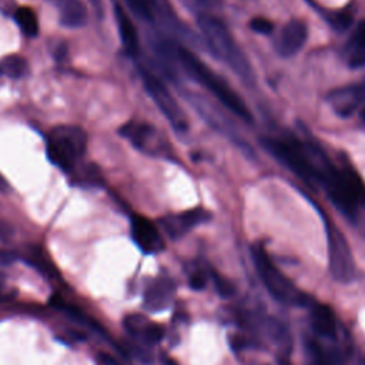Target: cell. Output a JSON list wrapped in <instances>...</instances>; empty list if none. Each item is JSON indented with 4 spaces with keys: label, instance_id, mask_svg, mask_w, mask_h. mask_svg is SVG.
I'll use <instances>...</instances> for the list:
<instances>
[{
    "label": "cell",
    "instance_id": "17",
    "mask_svg": "<svg viewBox=\"0 0 365 365\" xmlns=\"http://www.w3.org/2000/svg\"><path fill=\"white\" fill-rule=\"evenodd\" d=\"M311 325L317 334L325 338L336 336V318L334 311L325 305L312 302L311 304Z\"/></svg>",
    "mask_w": 365,
    "mask_h": 365
},
{
    "label": "cell",
    "instance_id": "32",
    "mask_svg": "<svg viewBox=\"0 0 365 365\" xmlns=\"http://www.w3.org/2000/svg\"><path fill=\"white\" fill-rule=\"evenodd\" d=\"M161 362H163V365H178V362L175 359H173L171 356H168V355H163Z\"/></svg>",
    "mask_w": 365,
    "mask_h": 365
},
{
    "label": "cell",
    "instance_id": "30",
    "mask_svg": "<svg viewBox=\"0 0 365 365\" xmlns=\"http://www.w3.org/2000/svg\"><path fill=\"white\" fill-rule=\"evenodd\" d=\"M231 346H232L235 351H240V349L245 348V338H242V336H240V335L231 336Z\"/></svg>",
    "mask_w": 365,
    "mask_h": 365
},
{
    "label": "cell",
    "instance_id": "11",
    "mask_svg": "<svg viewBox=\"0 0 365 365\" xmlns=\"http://www.w3.org/2000/svg\"><path fill=\"white\" fill-rule=\"evenodd\" d=\"M211 218V214L204 208H191L187 211H182L180 214H173L161 218L160 224L164 228V231L168 234V237L177 240L187 234L190 230H192L195 225L207 222Z\"/></svg>",
    "mask_w": 365,
    "mask_h": 365
},
{
    "label": "cell",
    "instance_id": "25",
    "mask_svg": "<svg viewBox=\"0 0 365 365\" xmlns=\"http://www.w3.org/2000/svg\"><path fill=\"white\" fill-rule=\"evenodd\" d=\"M211 277H212V281H214V285H215V289L217 292L220 294V297L222 298H230L235 294V287L234 284L225 278L222 274L211 269Z\"/></svg>",
    "mask_w": 365,
    "mask_h": 365
},
{
    "label": "cell",
    "instance_id": "15",
    "mask_svg": "<svg viewBox=\"0 0 365 365\" xmlns=\"http://www.w3.org/2000/svg\"><path fill=\"white\" fill-rule=\"evenodd\" d=\"M331 106L335 113L346 117L351 115L362 103H365V97L359 88V86H348L344 88H338L328 96Z\"/></svg>",
    "mask_w": 365,
    "mask_h": 365
},
{
    "label": "cell",
    "instance_id": "33",
    "mask_svg": "<svg viewBox=\"0 0 365 365\" xmlns=\"http://www.w3.org/2000/svg\"><path fill=\"white\" fill-rule=\"evenodd\" d=\"M0 191L1 192H7L9 191V184H7L6 178L1 174H0Z\"/></svg>",
    "mask_w": 365,
    "mask_h": 365
},
{
    "label": "cell",
    "instance_id": "20",
    "mask_svg": "<svg viewBox=\"0 0 365 365\" xmlns=\"http://www.w3.org/2000/svg\"><path fill=\"white\" fill-rule=\"evenodd\" d=\"M29 71V64L26 58L17 54L4 56L0 58V77L20 78Z\"/></svg>",
    "mask_w": 365,
    "mask_h": 365
},
{
    "label": "cell",
    "instance_id": "2",
    "mask_svg": "<svg viewBox=\"0 0 365 365\" xmlns=\"http://www.w3.org/2000/svg\"><path fill=\"white\" fill-rule=\"evenodd\" d=\"M177 57L185 71L200 84H202L224 107H227L232 114L241 120L251 121L252 115L247 104L241 97L222 80L214 70H211L202 60H200L194 53L184 47H177Z\"/></svg>",
    "mask_w": 365,
    "mask_h": 365
},
{
    "label": "cell",
    "instance_id": "9",
    "mask_svg": "<svg viewBox=\"0 0 365 365\" xmlns=\"http://www.w3.org/2000/svg\"><path fill=\"white\" fill-rule=\"evenodd\" d=\"M120 134L127 138L135 148L150 155L171 154V148L167 140L155 127L148 123L128 121L120 128Z\"/></svg>",
    "mask_w": 365,
    "mask_h": 365
},
{
    "label": "cell",
    "instance_id": "14",
    "mask_svg": "<svg viewBox=\"0 0 365 365\" xmlns=\"http://www.w3.org/2000/svg\"><path fill=\"white\" fill-rule=\"evenodd\" d=\"M175 292V284L168 277H160L155 278L151 284L147 285L144 295H143V304L148 311L158 312L165 309Z\"/></svg>",
    "mask_w": 365,
    "mask_h": 365
},
{
    "label": "cell",
    "instance_id": "35",
    "mask_svg": "<svg viewBox=\"0 0 365 365\" xmlns=\"http://www.w3.org/2000/svg\"><path fill=\"white\" fill-rule=\"evenodd\" d=\"M312 365H315V364H312Z\"/></svg>",
    "mask_w": 365,
    "mask_h": 365
},
{
    "label": "cell",
    "instance_id": "23",
    "mask_svg": "<svg viewBox=\"0 0 365 365\" xmlns=\"http://www.w3.org/2000/svg\"><path fill=\"white\" fill-rule=\"evenodd\" d=\"M74 174V178L77 180L78 185L86 187H97L103 184V177L100 170L96 167V164H84L81 167L76 165L71 171Z\"/></svg>",
    "mask_w": 365,
    "mask_h": 365
},
{
    "label": "cell",
    "instance_id": "7",
    "mask_svg": "<svg viewBox=\"0 0 365 365\" xmlns=\"http://www.w3.org/2000/svg\"><path fill=\"white\" fill-rule=\"evenodd\" d=\"M327 238H328V257L329 269L335 281L348 284L355 277V264L352 252L345 235L332 225L329 221L327 224Z\"/></svg>",
    "mask_w": 365,
    "mask_h": 365
},
{
    "label": "cell",
    "instance_id": "4",
    "mask_svg": "<svg viewBox=\"0 0 365 365\" xmlns=\"http://www.w3.org/2000/svg\"><path fill=\"white\" fill-rule=\"evenodd\" d=\"M87 150L86 131L73 124H60L50 130L46 138L48 160L63 171L71 173Z\"/></svg>",
    "mask_w": 365,
    "mask_h": 365
},
{
    "label": "cell",
    "instance_id": "6",
    "mask_svg": "<svg viewBox=\"0 0 365 365\" xmlns=\"http://www.w3.org/2000/svg\"><path fill=\"white\" fill-rule=\"evenodd\" d=\"M322 185L334 205L349 218L365 202V185L349 167L339 168L332 164Z\"/></svg>",
    "mask_w": 365,
    "mask_h": 365
},
{
    "label": "cell",
    "instance_id": "5",
    "mask_svg": "<svg viewBox=\"0 0 365 365\" xmlns=\"http://www.w3.org/2000/svg\"><path fill=\"white\" fill-rule=\"evenodd\" d=\"M252 258L259 278L274 299L284 305L307 307L312 304L311 297L299 291L294 282L282 274L261 244L252 247Z\"/></svg>",
    "mask_w": 365,
    "mask_h": 365
},
{
    "label": "cell",
    "instance_id": "10",
    "mask_svg": "<svg viewBox=\"0 0 365 365\" xmlns=\"http://www.w3.org/2000/svg\"><path fill=\"white\" fill-rule=\"evenodd\" d=\"M308 37V27L301 19L288 20L275 41V50L281 57L295 56L305 44Z\"/></svg>",
    "mask_w": 365,
    "mask_h": 365
},
{
    "label": "cell",
    "instance_id": "1",
    "mask_svg": "<svg viewBox=\"0 0 365 365\" xmlns=\"http://www.w3.org/2000/svg\"><path fill=\"white\" fill-rule=\"evenodd\" d=\"M262 143L278 161H281L301 180L322 185L324 178L332 165L324 154L317 153L314 147L305 145L297 138L268 137L264 138Z\"/></svg>",
    "mask_w": 365,
    "mask_h": 365
},
{
    "label": "cell",
    "instance_id": "16",
    "mask_svg": "<svg viewBox=\"0 0 365 365\" xmlns=\"http://www.w3.org/2000/svg\"><path fill=\"white\" fill-rule=\"evenodd\" d=\"M57 10L58 21L68 29H80L87 21V9L81 0H48Z\"/></svg>",
    "mask_w": 365,
    "mask_h": 365
},
{
    "label": "cell",
    "instance_id": "18",
    "mask_svg": "<svg viewBox=\"0 0 365 365\" xmlns=\"http://www.w3.org/2000/svg\"><path fill=\"white\" fill-rule=\"evenodd\" d=\"M114 16H115L118 34H120L124 50L128 54H135L138 50V33L133 20L127 14V11L118 4L114 9Z\"/></svg>",
    "mask_w": 365,
    "mask_h": 365
},
{
    "label": "cell",
    "instance_id": "24",
    "mask_svg": "<svg viewBox=\"0 0 365 365\" xmlns=\"http://www.w3.org/2000/svg\"><path fill=\"white\" fill-rule=\"evenodd\" d=\"M128 9L143 20H153L154 11L151 0H124Z\"/></svg>",
    "mask_w": 365,
    "mask_h": 365
},
{
    "label": "cell",
    "instance_id": "27",
    "mask_svg": "<svg viewBox=\"0 0 365 365\" xmlns=\"http://www.w3.org/2000/svg\"><path fill=\"white\" fill-rule=\"evenodd\" d=\"M250 27L259 34H269L274 30V24L271 20L265 19V17H254L250 23Z\"/></svg>",
    "mask_w": 365,
    "mask_h": 365
},
{
    "label": "cell",
    "instance_id": "28",
    "mask_svg": "<svg viewBox=\"0 0 365 365\" xmlns=\"http://www.w3.org/2000/svg\"><path fill=\"white\" fill-rule=\"evenodd\" d=\"M188 284L192 289L195 291H200V289H204L205 288V284H207V279H205V275L201 272V271H195L190 275L188 278Z\"/></svg>",
    "mask_w": 365,
    "mask_h": 365
},
{
    "label": "cell",
    "instance_id": "21",
    "mask_svg": "<svg viewBox=\"0 0 365 365\" xmlns=\"http://www.w3.org/2000/svg\"><path fill=\"white\" fill-rule=\"evenodd\" d=\"M14 19H16V23L19 24L21 33L26 37L33 38L38 34V20H37L36 11L31 7H27V6L19 7L14 13Z\"/></svg>",
    "mask_w": 365,
    "mask_h": 365
},
{
    "label": "cell",
    "instance_id": "12",
    "mask_svg": "<svg viewBox=\"0 0 365 365\" xmlns=\"http://www.w3.org/2000/svg\"><path fill=\"white\" fill-rule=\"evenodd\" d=\"M131 237L137 247L145 254H155L164 248L158 228L145 217L134 215L131 218Z\"/></svg>",
    "mask_w": 365,
    "mask_h": 365
},
{
    "label": "cell",
    "instance_id": "19",
    "mask_svg": "<svg viewBox=\"0 0 365 365\" xmlns=\"http://www.w3.org/2000/svg\"><path fill=\"white\" fill-rule=\"evenodd\" d=\"M345 56L349 67H365V20H362L351 34L345 47Z\"/></svg>",
    "mask_w": 365,
    "mask_h": 365
},
{
    "label": "cell",
    "instance_id": "8",
    "mask_svg": "<svg viewBox=\"0 0 365 365\" xmlns=\"http://www.w3.org/2000/svg\"><path fill=\"white\" fill-rule=\"evenodd\" d=\"M144 87L161 113L167 117L170 124L178 130L185 131L188 128V121L184 111L180 108L178 103L174 100L170 90L164 86V83L150 70L141 68L140 70Z\"/></svg>",
    "mask_w": 365,
    "mask_h": 365
},
{
    "label": "cell",
    "instance_id": "13",
    "mask_svg": "<svg viewBox=\"0 0 365 365\" xmlns=\"http://www.w3.org/2000/svg\"><path fill=\"white\" fill-rule=\"evenodd\" d=\"M124 328L133 339L143 345H154L164 336V329L158 324L150 322L140 314H131L124 318Z\"/></svg>",
    "mask_w": 365,
    "mask_h": 365
},
{
    "label": "cell",
    "instance_id": "34",
    "mask_svg": "<svg viewBox=\"0 0 365 365\" xmlns=\"http://www.w3.org/2000/svg\"><path fill=\"white\" fill-rule=\"evenodd\" d=\"M4 282H6V278H4V275L0 272V297H1V292H3V289H4Z\"/></svg>",
    "mask_w": 365,
    "mask_h": 365
},
{
    "label": "cell",
    "instance_id": "26",
    "mask_svg": "<svg viewBox=\"0 0 365 365\" xmlns=\"http://www.w3.org/2000/svg\"><path fill=\"white\" fill-rule=\"evenodd\" d=\"M351 23H352V11L348 7L338 10L331 16V24L338 31L346 30L351 26Z\"/></svg>",
    "mask_w": 365,
    "mask_h": 365
},
{
    "label": "cell",
    "instance_id": "29",
    "mask_svg": "<svg viewBox=\"0 0 365 365\" xmlns=\"http://www.w3.org/2000/svg\"><path fill=\"white\" fill-rule=\"evenodd\" d=\"M16 259V257L9 252V251H4V250H0V265H9V264H13V261Z\"/></svg>",
    "mask_w": 365,
    "mask_h": 365
},
{
    "label": "cell",
    "instance_id": "22",
    "mask_svg": "<svg viewBox=\"0 0 365 365\" xmlns=\"http://www.w3.org/2000/svg\"><path fill=\"white\" fill-rule=\"evenodd\" d=\"M26 261L46 277H57L58 275L56 267L51 264L47 254H44V251L40 247H36V245L30 247Z\"/></svg>",
    "mask_w": 365,
    "mask_h": 365
},
{
    "label": "cell",
    "instance_id": "3",
    "mask_svg": "<svg viewBox=\"0 0 365 365\" xmlns=\"http://www.w3.org/2000/svg\"><path fill=\"white\" fill-rule=\"evenodd\" d=\"M198 26L217 57L224 60L244 80L252 78V71L245 56L241 53L228 27L220 19L210 14H200Z\"/></svg>",
    "mask_w": 365,
    "mask_h": 365
},
{
    "label": "cell",
    "instance_id": "31",
    "mask_svg": "<svg viewBox=\"0 0 365 365\" xmlns=\"http://www.w3.org/2000/svg\"><path fill=\"white\" fill-rule=\"evenodd\" d=\"M98 358H100V361L103 362V365H120V364H118L111 355H108V354H100Z\"/></svg>",
    "mask_w": 365,
    "mask_h": 365
}]
</instances>
